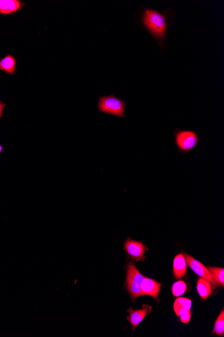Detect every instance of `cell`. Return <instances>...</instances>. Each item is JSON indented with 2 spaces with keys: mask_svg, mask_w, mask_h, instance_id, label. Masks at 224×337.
Masks as SVG:
<instances>
[{
  "mask_svg": "<svg viewBox=\"0 0 224 337\" xmlns=\"http://www.w3.org/2000/svg\"><path fill=\"white\" fill-rule=\"evenodd\" d=\"M142 21L146 29L160 43L165 40L167 22L164 15L157 11L146 9L144 10Z\"/></svg>",
  "mask_w": 224,
  "mask_h": 337,
  "instance_id": "obj_1",
  "label": "cell"
},
{
  "mask_svg": "<svg viewBox=\"0 0 224 337\" xmlns=\"http://www.w3.org/2000/svg\"><path fill=\"white\" fill-rule=\"evenodd\" d=\"M126 102L122 99L116 98L113 95L108 96H101L98 104L99 111L103 113L125 117Z\"/></svg>",
  "mask_w": 224,
  "mask_h": 337,
  "instance_id": "obj_2",
  "label": "cell"
},
{
  "mask_svg": "<svg viewBox=\"0 0 224 337\" xmlns=\"http://www.w3.org/2000/svg\"><path fill=\"white\" fill-rule=\"evenodd\" d=\"M175 144L181 153H189L197 145L199 138L194 131L177 129L175 132Z\"/></svg>",
  "mask_w": 224,
  "mask_h": 337,
  "instance_id": "obj_3",
  "label": "cell"
},
{
  "mask_svg": "<svg viewBox=\"0 0 224 337\" xmlns=\"http://www.w3.org/2000/svg\"><path fill=\"white\" fill-rule=\"evenodd\" d=\"M144 279L143 275L136 269L133 263L128 265L126 275V286L132 298L136 299L141 295V287Z\"/></svg>",
  "mask_w": 224,
  "mask_h": 337,
  "instance_id": "obj_4",
  "label": "cell"
},
{
  "mask_svg": "<svg viewBox=\"0 0 224 337\" xmlns=\"http://www.w3.org/2000/svg\"><path fill=\"white\" fill-rule=\"evenodd\" d=\"M183 254H184L185 258H186V263L193 269L194 272L197 273L201 278L208 280V282L212 283L214 285H216L214 279H213L212 274L208 271V269H207V267H205L200 262L197 261V260H195L192 256L188 255V254L186 253Z\"/></svg>",
  "mask_w": 224,
  "mask_h": 337,
  "instance_id": "obj_5",
  "label": "cell"
},
{
  "mask_svg": "<svg viewBox=\"0 0 224 337\" xmlns=\"http://www.w3.org/2000/svg\"><path fill=\"white\" fill-rule=\"evenodd\" d=\"M124 248L132 258L138 260L141 259L147 250V247L142 241H133L130 238L125 241Z\"/></svg>",
  "mask_w": 224,
  "mask_h": 337,
  "instance_id": "obj_6",
  "label": "cell"
},
{
  "mask_svg": "<svg viewBox=\"0 0 224 337\" xmlns=\"http://www.w3.org/2000/svg\"><path fill=\"white\" fill-rule=\"evenodd\" d=\"M161 288V284L156 281L144 277L141 287V295H150L154 298H157Z\"/></svg>",
  "mask_w": 224,
  "mask_h": 337,
  "instance_id": "obj_7",
  "label": "cell"
},
{
  "mask_svg": "<svg viewBox=\"0 0 224 337\" xmlns=\"http://www.w3.org/2000/svg\"><path fill=\"white\" fill-rule=\"evenodd\" d=\"M24 3L20 0H0V14L8 15L21 10Z\"/></svg>",
  "mask_w": 224,
  "mask_h": 337,
  "instance_id": "obj_8",
  "label": "cell"
},
{
  "mask_svg": "<svg viewBox=\"0 0 224 337\" xmlns=\"http://www.w3.org/2000/svg\"><path fill=\"white\" fill-rule=\"evenodd\" d=\"M151 309L152 308L148 305H144L141 310H133L132 308L129 309L128 321L133 326V327H137L143 321L147 314L151 312Z\"/></svg>",
  "mask_w": 224,
  "mask_h": 337,
  "instance_id": "obj_9",
  "label": "cell"
},
{
  "mask_svg": "<svg viewBox=\"0 0 224 337\" xmlns=\"http://www.w3.org/2000/svg\"><path fill=\"white\" fill-rule=\"evenodd\" d=\"M187 273V263L184 254H179L175 257L173 263V274L176 279L184 278Z\"/></svg>",
  "mask_w": 224,
  "mask_h": 337,
  "instance_id": "obj_10",
  "label": "cell"
},
{
  "mask_svg": "<svg viewBox=\"0 0 224 337\" xmlns=\"http://www.w3.org/2000/svg\"><path fill=\"white\" fill-rule=\"evenodd\" d=\"M16 59L12 55H7L0 59V70L7 74L14 75L16 72Z\"/></svg>",
  "mask_w": 224,
  "mask_h": 337,
  "instance_id": "obj_11",
  "label": "cell"
},
{
  "mask_svg": "<svg viewBox=\"0 0 224 337\" xmlns=\"http://www.w3.org/2000/svg\"><path fill=\"white\" fill-rule=\"evenodd\" d=\"M197 291L201 298L206 299L212 293L211 283L202 278H199L197 282Z\"/></svg>",
  "mask_w": 224,
  "mask_h": 337,
  "instance_id": "obj_12",
  "label": "cell"
},
{
  "mask_svg": "<svg viewBox=\"0 0 224 337\" xmlns=\"http://www.w3.org/2000/svg\"><path fill=\"white\" fill-rule=\"evenodd\" d=\"M208 271L212 274L213 279L216 282V285H221L222 287L224 286V269L220 267H207Z\"/></svg>",
  "mask_w": 224,
  "mask_h": 337,
  "instance_id": "obj_13",
  "label": "cell"
},
{
  "mask_svg": "<svg viewBox=\"0 0 224 337\" xmlns=\"http://www.w3.org/2000/svg\"><path fill=\"white\" fill-rule=\"evenodd\" d=\"M213 333L219 336H223L224 335V311L222 310L219 317L218 318L217 321L215 323L214 329L213 331Z\"/></svg>",
  "mask_w": 224,
  "mask_h": 337,
  "instance_id": "obj_14",
  "label": "cell"
},
{
  "mask_svg": "<svg viewBox=\"0 0 224 337\" xmlns=\"http://www.w3.org/2000/svg\"><path fill=\"white\" fill-rule=\"evenodd\" d=\"M187 285L184 281H179L175 283L172 287V293L175 297H179L184 294L187 290Z\"/></svg>",
  "mask_w": 224,
  "mask_h": 337,
  "instance_id": "obj_15",
  "label": "cell"
},
{
  "mask_svg": "<svg viewBox=\"0 0 224 337\" xmlns=\"http://www.w3.org/2000/svg\"><path fill=\"white\" fill-rule=\"evenodd\" d=\"M174 310L177 316H180L181 321L183 323L187 324L191 319V311L182 308H174Z\"/></svg>",
  "mask_w": 224,
  "mask_h": 337,
  "instance_id": "obj_16",
  "label": "cell"
},
{
  "mask_svg": "<svg viewBox=\"0 0 224 337\" xmlns=\"http://www.w3.org/2000/svg\"><path fill=\"white\" fill-rule=\"evenodd\" d=\"M191 307V299L186 298V297H179L176 299L174 304V308H182L190 310Z\"/></svg>",
  "mask_w": 224,
  "mask_h": 337,
  "instance_id": "obj_17",
  "label": "cell"
},
{
  "mask_svg": "<svg viewBox=\"0 0 224 337\" xmlns=\"http://www.w3.org/2000/svg\"><path fill=\"white\" fill-rule=\"evenodd\" d=\"M5 106H6V104L5 103L2 102L0 104V119L3 117V110H4Z\"/></svg>",
  "mask_w": 224,
  "mask_h": 337,
  "instance_id": "obj_18",
  "label": "cell"
},
{
  "mask_svg": "<svg viewBox=\"0 0 224 337\" xmlns=\"http://www.w3.org/2000/svg\"><path fill=\"white\" fill-rule=\"evenodd\" d=\"M3 151V146L1 145H0V155L1 154V152H2Z\"/></svg>",
  "mask_w": 224,
  "mask_h": 337,
  "instance_id": "obj_19",
  "label": "cell"
},
{
  "mask_svg": "<svg viewBox=\"0 0 224 337\" xmlns=\"http://www.w3.org/2000/svg\"><path fill=\"white\" fill-rule=\"evenodd\" d=\"M1 103H2V102H1V100H0V104H1Z\"/></svg>",
  "mask_w": 224,
  "mask_h": 337,
  "instance_id": "obj_20",
  "label": "cell"
}]
</instances>
